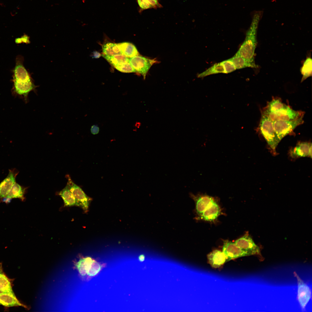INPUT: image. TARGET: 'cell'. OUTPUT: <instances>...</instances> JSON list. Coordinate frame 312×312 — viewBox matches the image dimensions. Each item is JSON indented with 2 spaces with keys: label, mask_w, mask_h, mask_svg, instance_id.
Returning a JSON list of instances; mask_svg holds the SVG:
<instances>
[{
  "label": "cell",
  "mask_w": 312,
  "mask_h": 312,
  "mask_svg": "<svg viewBox=\"0 0 312 312\" xmlns=\"http://www.w3.org/2000/svg\"><path fill=\"white\" fill-rule=\"evenodd\" d=\"M258 16L254 17L246 32L245 40L236 53L255 64V53L257 44V36L259 21V18H257Z\"/></svg>",
  "instance_id": "1"
},
{
  "label": "cell",
  "mask_w": 312,
  "mask_h": 312,
  "mask_svg": "<svg viewBox=\"0 0 312 312\" xmlns=\"http://www.w3.org/2000/svg\"><path fill=\"white\" fill-rule=\"evenodd\" d=\"M259 127L262 134L275 152L276 148L280 141L274 129L273 121L267 116L262 114Z\"/></svg>",
  "instance_id": "2"
},
{
  "label": "cell",
  "mask_w": 312,
  "mask_h": 312,
  "mask_svg": "<svg viewBox=\"0 0 312 312\" xmlns=\"http://www.w3.org/2000/svg\"><path fill=\"white\" fill-rule=\"evenodd\" d=\"M303 116H302L293 120H278L273 122L274 129L280 141L291 133L297 126L303 123Z\"/></svg>",
  "instance_id": "3"
},
{
  "label": "cell",
  "mask_w": 312,
  "mask_h": 312,
  "mask_svg": "<svg viewBox=\"0 0 312 312\" xmlns=\"http://www.w3.org/2000/svg\"><path fill=\"white\" fill-rule=\"evenodd\" d=\"M262 114L267 116L273 122L278 120H294L304 115L303 112L295 111L287 105L283 109L276 112L264 109Z\"/></svg>",
  "instance_id": "4"
},
{
  "label": "cell",
  "mask_w": 312,
  "mask_h": 312,
  "mask_svg": "<svg viewBox=\"0 0 312 312\" xmlns=\"http://www.w3.org/2000/svg\"><path fill=\"white\" fill-rule=\"evenodd\" d=\"M66 176L68 180L67 185L75 198L78 206L81 207L85 212L87 211L89 206L90 198L86 195L80 187L74 183L69 175H67Z\"/></svg>",
  "instance_id": "5"
},
{
  "label": "cell",
  "mask_w": 312,
  "mask_h": 312,
  "mask_svg": "<svg viewBox=\"0 0 312 312\" xmlns=\"http://www.w3.org/2000/svg\"><path fill=\"white\" fill-rule=\"evenodd\" d=\"M128 62L136 72L142 75L145 79L149 70L156 61L138 55L130 58Z\"/></svg>",
  "instance_id": "6"
},
{
  "label": "cell",
  "mask_w": 312,
  "mask_h": 312,
  "mask_svg": "<svg viewBox=\"0 0 312 312\" xmlns=\"http://www.w3.org/2000/svg\"><path fill=\"white\" fill-rule=\"evenodd\" d=\"M294 274L297 281L298 300L302 310H305L311 297V290L295 272Z\"/></svg>",
  "instance_id": "7"
},
{
  "label": "cell",
  "mask_w": 312,
  "mask_h": 312,
  "mask_svg": "<svg viewBox=\"0 0 312 312\" xmlns=\"http://www.w3.org/2000/svg\"><path fill=\"white\" fill-rule=\"evenodd\" d=\"M236 245L248 256L260 254L259 247L248 233L235 241Z\"/></svg>",
  "instance_id": "8"
},
{
  "label": "cell",
  "mask_w": 312,
  "mask_h": 312,
  "mask_svg": "<svg viewBox=\"0 0 312 312\" xmlns=\"http://www.w3.org/2000/svg\"><path fill=\"white\" fill-rule=\"evenodd\" d=\"M222 251L226 257V262L239 257L248 256L234 242L227 240L224 242Z\"/></svg>",
  "instance_id": "9"
},
{
  "label": "cell",
  "mask_w": 312,
  "mask_h": 312,
  "mask_svg": "<svg viewBox=\"0 0 312 312\" xmlns=\"http://www.w3.org/2000/svg\"><path fill=\"white\" fill-rule=\"evenodd\" d=\"M21 58L18 57L14 70L13 83H23L31 81L28 72L23 64Z\"/></svg>",
  "instance_id": "10"
},
{
  "label": "cell",
  "mask_w": 312,
  "mask_h": 312,
  "mask_svg": "<svg viewBox=\"0 0 312 312\" xmlns=\"http://www.w3.org/2000/svg\"><path fill=\"white\" fill-rule=\"evenodd\" d=\"M18 171L16 169L10 170L7 176L0 183V200L5 197L16 183V178Z\"/></svg>",
  "instance_id": "11"
},
{
  "label": "cell",
  "mask_w": 312,
  "mask_h": 312,
  "mask_svg": "<svg viewBox=\"0 0 312 312\" xmlns=\"http://www.w3.org/2000/svg\"><path fill=\"white\" fill-rule=\"evenodd\" d=\"M289 155L293 158L310 157H312V144L308 142H302L298 144L289 151Z\"/></svg>",
  "instance_id": "12"
},
{
  "label": "cell",
  "mask_w": 312,
  "mask_h": 312,
  "mask_svg": "<svg viewBox=\"0 0 312 312\" xmlns=\"http://www.w3.org/2000/svg\"><path fill=\"white\" fill-rule=\"evenodd\" d=\"M190 195L195 202L196 212L199 216L200 215L214 200L213 197L208 195H198L195 196L192 194Z\"/></svg>",
  "instance_id": "13"
},
{
  "label": "cell",
  "mask_w": 312,
  "mask_h": 312,
  "mask_svg": "<svg viewBox=\"0 0 312 312\" xmlns=\"http://www.w3.org/2000/svg\"><path fill=\"white\" fill-rule=\"evenodd\" d=\"M221 213L220 209L214 200L200 216V219L206 221H212L217 219Z\"/></svg>",
  "instance_id": "14"
},
{
  "label": "cell",
  "mask_w": 312,
  "mask_h": 312,
  "mask_svg": "<svg viewBox=\"0 0 312 312\" xmlns=\"http://www.w3.org/2000/svg\"><path fill=\"white\" fill-rule=\"evenodd\" d=\"M209 263L214 268H219L226 262V258L222 251L218 250H213L207 256Z\"/></svg>",
  "instance_id": "15"
},
{
  "label": "cell",
  "mask_w": 312,
  "mask_h": 312,
  "mask_svg": "<svg viewBox=\"0 0 312 312\" xmlns=\"http://www.w3.org/2000/svg\"><path fill=\"white\" fill-rule=\"evenodd\" d=\"M26 188L16 183L12 187L6 196L2 201L8 203L13 198H18L22 201L25 199Z\"/></svg>",
  "instance_id": "16"
},
{
  "label": "cell",
  "mask_w": 312,
  "mask_h": 312,
  "mask_svg": "<svg viewBox=\"0 0 312 312\" xmlns=\"http://www.w3.org/2000/svg\"><path fill=\"white\" fill-rule=\"evenodd\" d=\"M35 88V86L31 81L23 83H14L13 93L14 95L23 97L27 100L28 93Z\"/></svg>",
  "instance_id": "17"
},
{
  "label": "cell",
  "mask_w": 312,
  "mask_h": 312,
  "mask_svg": "<svg viewBox=\"0 0 312 312\" xmlns=\"http://www.w3.org/2000/svg\"><path fill=\"white\" fill-rule=\"evenodd\" d=\"M0 304L8 307L18 306L25 307L19 302L14 292L0 294Z\"/></svg>",
  "instance_id": "18"
},
{
  "label": "cell",
  "mask_w": 312,
  "mask_h": 312,
  "mask_svg": "<svg viewBox=\"0 0 312 312\" xmlns=\"http://www.w3.org/2000/svg\"><path fill=\"white\" fill-rule=\"evenodd\" d=\"M58 194L63 200L64 206H78L77 203L67 184L66 186Z\"/></svg>",
  "instance_id": "19"
},
{
  "label": "cell",
  "mask_w": 312,
  "mask_h": 312,
  "mask_svg": "<svg viewBox=\"0 0 312 312\" xmlns=\"http://www.w3.org/2000/svg\"><path fill=\"white\" fill-rule=\"evenodd\" d=\"M233 63L236 69H239L247 67L256 68V64H253L241 56L235 54L229 59Z\"/></svg>",
  "instance_id": "20"
},
{
  "label": "cell",
  "mask_w": 312,
  "mask_h": 312,
  "mask_svg": "<svg viewBox=\"0 0 312 312\" xmlns=\"http://www.w3.org/2000/svg\"><path fill=\"white\" fill-rule=\"evenodd\" d=\"M122 54L128 57H131L139 54L135 47L129 42H123L118 43Z\"/></svg>",
  "instance_id": "21"
},
{
  "label": "cell",
  "mask_w": 312,
  "mask_h": 312,
  "mask_svg": "<svg viewBox=\"0 0 312 312\" xmlns=\"http://www.w3.org/2000/svg\"><path fill=\"white\" fill-rule=\"evenodd\" d=\"M219 73H226L222 62L214 64L205 71L199 74L197 76L199 78H203L210 75Z\"/></svg>",
  "instance_id": "22"
},
{
  "label": "cell",
  "mask_w": 312,
  "mask_h": 312,
  "mask_svg": "<svg viewBox=\"0 0 312 312\" xmlns=\"http://www.w3.org/2000/svg\"><path fill=\"white\" fill-rule=\"evenodd\" d=\"M102 55L114 67L122 65L129 62V57L123 54L109 56L102 54Z\"/></svg>",
  "instance_id": "23"
},
{
  "label": "cell",
  "mask_w": 312,
  "mask_h": 312,
  "mask_svg": "<svg viewBox=\"0 0 312 312\" xmlns=\"http://www.w3.org/2000/svg\"><path fill=\"white\" fill-rule=\"evenodd\" d=\"M103 54L109 56L122 54L118 44L108 42L102 46Z\"/></svg>",
  "instance_id": "24"
},
{
  "label": "cell",
  "mask_w": 312,
  "mask_h": 312,
  "mask_svg": "<svg viewBox=\"0 0 312 312\" xmlns=\"http://www.w3.org/2000/svg\"><path fill=\"white\" fill-rule=\"evenodd\" d=\"M312 60L310 56L307 57L300 68V72L302 77L301 82H302L312 75Z\"/></svg>",
  "instance_id": "25"
},
{
  "label": "cell",
  "mask_w": 312,
  "mask_h": 312,
  "mask_svg": "<svg viewBox=\"0 0 312 312\" xmlns=\"http://www.w3.org/2000/svg\"><path fill=\"white\" fill-rule=\"evenodd\" d=\"M13 292L9 280L0 271V294Z\"/></svg>",
  "instance_id": "26"
},
{
  "label": "cell",
  "mask_w": 312,
  "mask_h": 312,
  "mask_svg": "<svg viewBox=\"0 0 312 312\" xmlns=\"http://www.w3.org/2000/svg\"><path fill=\"white\" fill-rule=\"evenodd\" d=\"M287 106L283 103L280 99H274L269 102L264 109L270 112H276L283 109Z\"/></svg>",
  "instance_id": "27"
},
{
  "label": "cell",
  "mask_w": 312,
  "mask_h": 312,
  "mask_svg": "<svg viewBox=\"0 0 312 312\" xmlns=\"http://www.w3.org/2000/svg\"><path fill=\"white\" fill-rule=\"evenodd\" d=\"M102 268L101 264L94 259L87 275L90 277L94 276L99 272Z\"/></svg>",
  "instance_id": "28"
},
{
  "label": "cell",
  "mask_w": 312,
  "mask_h": 312,
  "mask_svg": "<svg viewBox=\"0 0 312 312\" xmlns=\"http://www.w3.org/2000/svg\"><path fill=\"white\" fill-rule=\"evenodd\" d=\"M115 68L118 71L125 73H135L136 71L129 62Z\"/></svg>",
  "instance_id": "29"
},
{
  "label": "cell",
  "mask_w": 312,
  "mask_h": 312,
  "mask_svg": "<svg viewBox=\"0 0 312 312\" xmlns=\"http://www.w3.org/2000/svg\"><path fill=\"white\" fill-rule=\"evenodd\" d=\"M222 62L224 67L226 73H230L236 70L233 63L229 59L222 61Z\"/></svg>",
  "instance_id": "30"
},
{
  "label": "cell",
  "mask_w": 312,
  "mask_h": 312,
  "mask_svg": "<svg viewBox=\"0 0 312 312\" xmlns=\"http://www.w3.org/2000/svg\"><path fill=\"white\" fill-rule=\"evenodd\" d=\"M140 8V12L144 10L153 8L152 6L146 0H137Z\"/></svg>",
  "instance_id": "31"
},
{
  "label": "cell",
  "mask_w": 312,
  "mask_h": 312,
  "mask_svg": "<svg viewBox=\"0 0 312 312\" xmlns=\"http://www.w3.org/2000/svg\"><path fill=\"white\" fill-rule=\"evenodd\" d=\"M149 4L152 6L153 8L157 9L162 7L160 3L159 0H146Z\"/></svg>",
  "instance_id": "32"
},
{
  "label": "cell",
  "mask_w": 312,
  "mask_h": 312,
  "mask_svg": "<svg viewBox=\"0 0 312 312\" xmlns=\"http://www.w3.org/2000/svg\"><path fill=\"white\" fill-rule=\"evenodd\" d=\"M90 131L92 134H96L99 132V128L98 125H93L91 126Z\"/></svg>",
  "instance_id": "33"
},
{
  "label": "cell",
  "mask_w": 312,
  "mask_h": 312,
  "mask_svg": "<svg viewBox=\"0 0 312 312\" xmlns=\"http://www.w3.org/2000/svg\"><path fill=\"white\" fill-rule=\"evenodd\" d=\"M101 55L100 54L97 52H94L93 53V57L94 58H97L99 57Z\"/></svg>",
  "instance_id": "34"
},
{
  "label": "cell",
  "mask_w": 312,
  "mask_h": 312,
  "mask_svg": "<svg viewBox=\"0 0 312 312\" xmlns=\"http://www.w3.org/2000/svg\"><path fill=\"white\" fill-rule=\"evenodd\" d=\"M139 259L140 261H143L144 259V256L143 255H141L139 257Z\"/></svg>",
  "instance_id": "35"
}]
</instances>
